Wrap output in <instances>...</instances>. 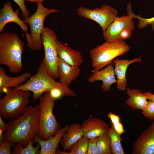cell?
Here are the masks:
<instances>
[{"mask_svg": "<svg viewBox=\"0 0 154 154\" xmlns=\"http://www.w3.org/2000/svg\"><path fill=\"white\" fill-rule=\"evenodd\" d=\"M39 104L29 106L18 117L10 119L4 132L5 140L16 144L19 143L23 147L29 142L38 137L39 132Z\"/></svg>", "mask_w": 154, "mask_h": 154, "instance_id": "obj_1", "label": "cell"}, {"mask_svg": "<svg viewBox=\"0 0 154 154\" xmlns=\"http://www.w3.org/2000/svg\"><path fill=\"white\" fill-rule=\"evenodd\" d=\"M24 43L15 33L0 34V64L7 66L12 73L20 72L23 68L22 54Z\"/></svg>", "mask_w": 154, "mask_h": 154, "instance_id": "obj_2", "label": "cell"}, {"mask_svg": "<svg viewBox=\"0 0 154 154\" xmlns=\"http://www.w3.org/2000/svg\"><path fill=\"white\" fill-rule=\"evenodd\" d=\"M55 80L48 73L41 62L36 73L31 76L26 82L16 88L32 92L34 100L40 99L44 93L50 92L55 88L62 90L68 96H76V93L69 86L56 82Z\"/></svg>", "mask_w": 154, "mask_h": 154, "instance_id": "obj_3", "label": "cell"}, {"mask_svg": "<svg viewBox=\"0 0 154 154\" xmlns=\"http://www.w3.org/2000/svg\"><path fill=\"white\" fill-rule=\"evenodd\" d=\"M130 47L123 40H112L106 42L90 51L92 65L95 70L103 69L112 63L117 57L128 52Z\"/></svg>", "mask_w": 154, "mask_h": 154, "instance_id": "obj_4", "label": "cell"}, {"mask_svg": "<svg viewBox=\"0 0 154 154\" xmlns=\"http://www.w3.org/2000/svg\"><path fill=\"white\" fill-rule=\"evenodd\" d=\"M0 100V116L5 119L15 118L26 110L29 103L30 91L16 88H8Z\"/></svg>", "mask_w": 154, "mask_h": 154, "instance_id": "obj_5", "label": "cell"}, {"mask_svg": "<svg viewBox=\"0 0 154 154\" xmlns=\"http://www.w3.org/2000/svg\"><path fill=\"white\" fill-rule=\"evenodd\" d=\"M39 99L38 137L46 140L54 136L60 129V126L53 113L56 100L49 92L44 93Z\"/></svg>", "mask_w": 154, "mask_h": 154, "instance_id": "obj_6", "label": "cell"}, {"mask_svg": "<svg viewBox=\"0 0 154 154\" xmlns=\"http://www.w3.org/2000/svg\"><path fill=\"white\" fill-rule=\"evenodd\" d=\"M42 3H37V9L36 12L23 20L25 23L30 26V40L27 42V45L32 50H41V35L45 28L44 24L45 18L51 13L58 12L57 9L45 7Z\"/></svg>", "mask_w": 154, "mask_h": 154, "instance_id": "obj_7", "label": "cell"}, {"mask_svg": "<svg viewBox=\"0 0 154 154\" xmlns=\"http://www.w3.org/2000/svg\"><path fill=\"white\" fill-rule=\"evenodd\" d=\"M41 39L44 50V56L41 62L48 73L56 80L58 78L59 58L56 46V35L52 30L46 27L42 33Z\"/></svg>", "mask_w": 154, "mask_h": 154, "instance_id": "obj_8", "label": "cell"}, {"mask_svg": "<svg viewBox=\"0 0 154 154\" xmlns=\"http://www.w3.org/2000/svg\"><path fill=\"white\" fill-rule=\"evenodd\" d=\"M79 16L83 18L92 20L101 27L103 32L105 31L117 17V10L110 6L104 4L100 8L90 9L84 6L77 9Z\"/></svg>", "mask_w": 154, "mask_h": 154, "instance_id": "obj_9", "label": "cell"}, {"mask_svg": "<svg viewBox=\"0 0 154 154\" xmlns=\"http://www.w3.org/2000/svg\"><path fill=\"white\" fill-rule=\"evenodd\" d=\"M127 15L117 17L106 30L103 36L106 41L113 39L122 40L130 38L135 29L133 18L127 12Z\"/></svg>", "mask_w": 154, "mask_h": 154, "instance_id": "obj_10", "label": "cell"}, {"mask_svg": "<svg viewBox=\"0 0 154 154\" xmlns=\"http://www.w3.org/2000/svg\"><path fill=\"white\" fill-rule=\"evenodd\" d=\"M19 9L15 11L13 10L10 1L4 4L2 8L0 9V32H3L5 25L10 22H13L18 25L23 31H24L27 42L30 40V34L27 30L28 28L23 20H21L19 17Z\"/></svg>", "mask_w": 154, "mask_h": 154, "instance_id": "obj_11", "label": "cell"}, {"mask_svg": "<svg viewBox=\"0 0 154 154\" xmlns=\"http://www.w3.org/2000/svg\"><path fill=\"white\" fill-rule=\"evenodd\" d=\"M132 154H154V121L137 138Z\"/></svg>", "mask_w": 154, "mask_h": 154, "instance_id": "obj_12", "label": "cell"}, {"mask_svg": "<svg viewBox=\"0 0 154 154\" xmlns=\"http://www.w3.org/2000/svg\"><path fill=\"white\" fill-rule=\"evenodd\" d=\"M113 65L112 62L101 70L94 69L92 71V74L88 79V82L92 83L97 81H101L102 82L101 85L102 90L109 92L111 86L117 83Z\"/></svg>", "mask_w": 154, "mask_h": 154, "instance_id": "obj_13", "label": "cell"}, {"mask_svg": "<svg viewBox=\"0 0 154 154\" xmlns=\"http://www.w3.org/2000/svg\"><path fill=\"white\" fill-rule=\"evenodd\" d=\"M81 125L83 137L89 139L97 138L108 132L110 127L104 121L95 117H90L85 119Z\"/></svg>", "mask_w": 154, "mask_h": 154, "instance_id": "obj_14", "label": "cell"}, {"mask_svg": "<svg viewBox=\"0 0 154 154\" xmlns=\"http://www.w3.org/2000/svg\"><path fill=\"white\" fill-rule=\"evenodd\" d=\"M141 60L140 57L131 60L115 58L113 62L114 64V71L116 75L117 88L120 91L126 90L127 86V80L126 77V71L129 66L135 62H140Z\"/></svg>", "mask_w": 154, "mask_h": 154, "instance_id": "obj_15", "label": "cell"}, {"mask_svg": "<svg viewBox=\"0 0 154 154\" xmlns=\"http://www.w3.org/2000/svg\"><path fill=\"white\" fill-rule=\"evenodd\" d=\"M68 126L66 124L63 127L58 130L53 136L46 140L40 139L38 136L36 137L33 143L37 142L40 146V154H55L58 145L63 136L67 131Z\"/></svg>", "mask_w": 154, "mask_h": 154, "instance_id": "obj_16", "label": "cell"}, {"mask_svg": "<svg viewBox=\"0 0 154 154\" xmlns=\"http://www.w3.org/2000/svg\"><path fill=\"white\" fill-rule=\"evenodd\" d=\"M56 46L58 57L69 64L79 66L84 62L81 52L64 45L57 39Z\"/></svg>", "mask_w": 154, "mask_h": 154, "instance_id": "obj_17", "label": "cell"}, {"mask_svg": "<svg viewBox=\"0 0 154 154\" xmlns=\"http://www.w3.org/2000/svg\"><path fill=\"white\" fill-rule=\"evenodd\" d=\"M58 67L59 82L68 86L80 74V70L79 66H71L59 57Z\"/></svg>", "mask_w": 154, "mask_h": 154, "instance_id": "obj_18", "label": "cell"}, {"mask_svg": "<svg viewBox=\"0 0 154 154\" xmlns=\"http://www.w3.org/2000/svg\"><path fill=\"white\" fill-rule=\"evenodd\" d=\"M31 76L30 72H25L17 76L10 77L7 74L4 68L0 67V94L4 93L8 88L20 86Z\"/></svg>", "mask_w": 154, "mask_h": 154, "instance_id": "obj_19", "label": "cell"}, {"mask_svg": "<svg viewBox=\"0 0 154 154\" xmlns=\"http://www.w3.org/2000/svg\"><path fill=\"white\" fill-rule=\"evenodd\" d=\"M126 90L128 98L125 103L132 110H142L147 105L148 100L141 90L129 88Z\"/></svg>", "mask_w": 154, "mask_h": 154, "instance_id": "obj_20", "label": "cell"}, {"mask_svg": "<svg viewBox=\"0 0 154 154\" xmlns=\"http://www.w3.org/2000/svg\"><path fill=\"white\" fill-rule=\"evenodd\" d=\"M83 136L81 125L79 123H72L68 125V129L61 139L60 143L64 150H66Z\"/></svg>", "mask_w": 154, "mask_h": 154, "instance_id": "obj_21", "label": "cell"}, {"mask_svg": "<svg viewBox=\"0 0 154 154\" xmlns=\"http://www.w3.org/2000/svg\"><path fill=\"white\" fill-rule=\"evenodd\" d=\"M108 132L110 139L112 153L114 154H124L121 143L122 140L121 135L116 131L112 123Z\"/></svg>", "mask_w": 154, "mask_h": 154, "instance_id": "obj_22", "label": "cell"}, {"mask_svg": "<svg viewBox=\"0 0 154 154\" xmlns=\"http://www.w3.org/2000/svg\"><path fill=\"white\" fill-rule=\"evenodd\" d=\"M33 141H30L27 146L23 147L21 144L19 143L15 144L13 146V154H40V146L38 143L36 147L33 146Z\"/></svg>", "mask_w": 154, "mask_h": 154, "instance_id": "obj_23", "label": "cell"}, {"mask_svg": "<svg viewBox=\"0 0 154 154\" xmlns=\"http://www.w3.org/2000/svg\"><path fill=\"white\" fill-rule=\"evenodd\" d=\"M97 154L112 153L108 132L97 137Z\"/></svg>", "mask_w": 154, "mask_h": 154, "instance_id": "obj_24", "label": "cell"}, {"mask_svg": "<svg viewBox=\"0 0 154 154\" xmlns=\"http://www.w3.org/2000/svg\"><path fill=\"white\" fill-rule=\"evenodd\" d=\"M89 139L83 137L68 149V154H87Z\"/></svg>", "mask_w": 154, "mask_h": 154, "instance_id": "obj_25", "label": "cell"}, {"mask_svg": "<svg viewBox=\"0 0 154 154\" xmlns=\"http://www.w3.org/2000/svg\"><path fill=\"white\" fill-rule=\"evenodd\" d=\"M108 116L110 119L111 123L117 133L121 135L124 133L125 132V130L123 125L120 122V116L113 113L111 111L108 112Z\"/></svg>", "mask_w": 154, "mask_h": 154, "instance_id": "obj_26", "label": "cell"}, {"mask_svg": "<svg viewBox=\"0 0 154 154\" xmlns=\"http://www.w3.org/2000/svg\"><path fill=\"white\" fill-rule=\"evenodd\" d=\"M129 12L133 18L137 19L139 20L138 25L139 29H143L150 25L151 26L152 30L154 31V17L149 18H144L141 17L140 15H135L133 12L131 10L129 11Z\"/></svg>", "mask_w": 154, "mask_h": 154, "instance_id": "obj_27", "label": "cell"}, {"mask_svg": "<svg viewBox=\"0 0 154 154\" xmlns=\"http://www.w3.org/2000/svg\"><path fill=\"white\" fill-rule=\"evenodd\" d=\"M141 110L145 118L154 121V101L149 100L147 105Z\"/></svg>", "mask_w": 154, "mask_h": 154, "instance_id": "obj_28", "label": "cell"}, {"mask_svg": "<svg viewBox=\"0 0 154 154\" xmlns=\"http://www.w3.org/2000/svg\"><path fill=\"white\" fill-rule=\"evenodd\" d=\"M14 143L7 140H5L0 143V154H11V149L15 144Z\"/></svg>", "mask_w": 154, "mask_h": 154, "instance_id": "obj_29", "label": "cell"}, {"mask_svg": "<svg viewBox=\"0 0 154 154\" xmlns=\"http://www.w3.org/2000/svg\"><path fill=\"white\" fill-rule=\"evenodd\" d=\"M19 7L22 13V17L24 19L30 16V12L27 8L25 4V0H13Z\"/></svg>", "mask_w": 154, "mask_h": 154, "instance_id": "obj_30", "label": "cell"}, {"mask_svg": "<svg viewBox=\"0 0 154 154\" xmlns=\"http://www.w3.org/2000/svg\"><path fill=\"white\" fill-rule=\"evenodd\" d=\"M87 154H97V138L89 139Z\"/></svg>", "mask_w": 154, "mask_h": 154, "instance_id": "obj_31", "label": "cell"}, {"mask_svg": "<svg viewBox=\"0 0 154 154\" xmlns=\"http://www.w3.org/2000/svg\"><path fill=\"white\" fill-rule=\"evenodd\" d=\"M7 123H5L0 116V129L4 132L7 128Z\"/></svg>", "mask_w": 154, "mask_h": 154, "instance_id": "obj_32", "label": "cell"}, {"mask_svg": "<svg viewBox=\"0 0 154 154\" xmlns=\"http://www.w3.org/2000/svg\"><path fill=\"white\" fill-rule=\"evenodd\" d=\"M148 100H150L154 101V94L152 93L150 91L143 92Z\"/></svg>", "mask_w": 154, "mask_h": 154, "instance_id": "obj_33", "label": "cell"}, {"mask_svg": "<svg viewBox=\"0 0 154 154\" xmlns=\"http://www.w3.org/2000/svg\"><path fill=\"white\" fill-rule=\"evenodd\" d=\"M3 131L0 129V143L5 140V138Z\"/></svg>", "mask_w": 154, "mask_h": 154, "instance_id": "obj_34", "label": "cell"}, {"mask_svg": "<svg viewBox=\"0 0 154 154\" xmlns=\"http://www.w3.org/2000/svg\"><path fill=\"white\" fill-rule=\"evenodd\" d=\"M27 1H30L33 2H36V3L38 2H42L45 0H25Z\"/></svg>", "mask_w": 154, "mask_h": 154, "instance_id": "obj_35", "label": "cell"}, {"mask_svg": "<svg viewBox=\"0 0 154 154\" xmlns=\"http://www.w3.org/2000/svg\"></svg>", "mask_w": 154, "mask_h": 154, "instance_id": "obj_36", "label": "cell"}]
</instances>
